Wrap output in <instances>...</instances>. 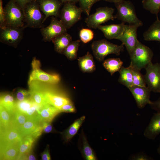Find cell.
Segmentation results:
<instances>
[{"mask_svg": "<svg viewBox=\"0 0 160 160\" xmlns=\"http://www.w3.org/2000/svg\"><path fill=\"white\" fill-rule=\"evenodd\" d=\"M114 4L117 9L115 18L124 24L139 27L143 25V23L137 16L135 7L130 1L122 0Z\"/></svg>", "mask_w": 160, "mask_h": 160, "instance_id": "cell-1", "label": "cell"}, {"mask_svg": "<svg viewBox=\"0 0 160 160\" xmlns=\"http://www.w3.org/2000/svg\"><path fill=\"white\" fill-rule=\"evenodd\" d=\"M93 55L98 61L104 60L108 55L114 54L119 55L124 50V45H118L112 43L105 39L93 41L91 45Z\"/></svg>", "mask_w": 160, "mask_h": 160, "instance_id": "cell-2", "label": "cell"}, {"mask_svg": "<svg viewBox=\"0 0 160 160\" xmlns=\"http://www.w3.org/2000/svg\"><path fill=\"white\" fill-rule=\"evenodd\" d=\"M153 54L151 49L138 41L137 45L130 56V64L141 71L152 62Z\"/></svg>", "mask_w": 160, "mask_h": 160, "instance_id": "cell-3", "label": "cell"}, {"mask_svg": "<svg viewBox=\"0 0 160 160\" xmlns=\"http://www.w3.org/2000/svg\"><path fill=\"white\" fill-rule=\"evenodd\" d=\"M4 10L5 26L24 27L23 13L20 7L14 0H10L8 2L4 8Z\"/></svg>", "mask_w": 160, "mask_h": 160, "instance_id": "cell-4", "label": "cell"}, {"mask_svg": "<svg viewBox=\"0 0 160 160\" xmlns=\"http://www.w3.org/2000/svg\"><path fill=\"white\" fill-rule=\"evenodd\" d=\"M82 12L81 8L77 7L75 3H65L60 13V20L68 30L80 20Z\"/></svg>", "mask_w": 160, "mask_h": 160, "instance_id": "cell-5", "label": "cell"}, {"mask_svg": "<svg viewBox=\"0 0 160 160\" xmlns=\"http://www.w3.org/2000/svg\"><path fill=\"white\" fill-rule=\"evenodd\" d=\"M114 9L111 7H100L96 9L94 13L87 16L85 22L86 25L89 28L96 29L101 24L115 18L113 15Z\"/></svg>", "mask_w": 160, "mask_h": 160, "instance_id": "cell-6", "label": "cell"}, {"mask_svg": "<svg viewBox=\"0 0 160 160\" xmlns=\"http://www.w3.org/2000/svg\"><path fill=\"white\" fill-rule=\"evenodd\" d=\"M40 10L36 1L30 3L26 6L23 12L24 22L26 23L25 28H41L44 17Z\"/></svg>", "mask_w": 160, "mask_h": 160, "instance_id": "cell-7", "label": "cell"}, {"mask_svg": "<svg viewBox=\"0 0 160 160\" xmlns=\"http://www.w3.org/2000/svg\"><path fill=\"white\" fill-rule=\"evenodd\" d=\"M25 28L8 26L0 28V41L16 47L23 39Z\"/></svg>", "mask_w": 160, "mask_h": 160, "instance_id": "cell-8", "label": "cell"}, {"mask_svg": "<svg viewBox=\"0 0 160 160\" xmlns=\"http://www.w3.org/2000/svg\"><path fill=\"white\" fill-rule=\"evenodd\" d=\"M39 63L35 57L33 58V70L30 74L28 82L38 81L51 84L59 83L60 80V76L57 74H50L43 71L40 69Z\"/></svg>", "mask_w": 160, "mask_h": 160, "instance_id": "cell-9", "label": "cell"}, {"mask_svg": "<svg viewBox=\"0 0 160 160\" xmlns=\"http://www.w3.org/2000/svg\"><path fill=\"white\" fill-rule=\"evenodd\" d=\"M144 76L146 84L151 91L160 93V64H149L145 68Z\"/></svg>", "mask_w": 160, "mask_h": 160, "instance_id": "cell-10", "label": "cell"}, {"mask_svg": "<svg viewBox=\"0 0 160 160\" xmlns=\"http://www.w3.org/2000/svg\"><path fill=\"white\" fill-rule=\"evenodd\" d=\"M139 27L135 25H125L122 34L117 39L125 46L130 56L132 54L139 41L137 35Z\"/></svg>", "mask_w": 160, "mask_h": 160, "instance_id": "cell-11", "label": "cell"}, {"mask_svg": "<svg viewBox=\"0 0 160 160\" xmlns=\"http://www.w3.org/2000/svg\"><path fill=\"white\" fill-rule=\"evenodd\" d=\"M67 29L60 20L53 17L49 25L41 30L43 40L45 42L50 41L54 38L66 33Z\"/></svg>", "mask_w": 160, "mask_h": 160, "instance_id": "cell-12", "label": "cell"}, {"mask_svg": "<svg viewBox=\"0 0 160 160\" xmlns=\"http://www.w3.org/2000/svg\"><path fill=\"white\" fill-rule=\"evenodd\" d=\"M133 96L137 107L140 109L144 108L147 104L150 105L151 90L148 87L133 85L128 88Z\"/></svg>", "mask_w": 160, "mask_h": 160, "instance_id": "cell-13", "label": "cell"}, {"mask_svg": "<svg viewBox=\"0 0 160 160\" xmlns=\"http://www.w3.org/2000/svg\"><path fill=\"white\" fill-rule=\"evenodd\" d=\"M40 109L31 97L22 101H16L15 109L24 113L29 118H39Z\"/></svg>", "mask_w": 160, "mask_h": 160, "instance_id": "cell-14", "label": "cell"}, {"mask_svg": "<svg viewBox=\"0 0 160 160\" xmlns=\"http://www.w3.org/2000/svg\"><path fill=\"white\" fill-rule=\"evenodd\" d=\"M41 10L45 15L44 23L50 16L59 15L61 1L58 0H37Z\"/></svg>", "mask_w": 160, "mask_h": 160, "instance_id": "cell-15", "label": "cell"}, {"mask_svg": "<svg viewBox=\"0 0 160 160\" xmlns=\"http://www.w3.org/2000/svg\"><path fill=\"white\" fill-rule=\"evenodd\" d=\"M23 138L18 129L14 126L0 128V143H20Z\"/></svg>", "mask_w": 160, "mask_h": 160, "instance_id": "cell-16", "label": "cell"}, {"mask_svg": "<svg viewBox=\"0 0 160 160\" xmlns=\"http://www.w3.org/2000/svg\"><path fill=\"white\" fill-rule=\"evenodd\" d=\"M20 144L0 143V160H17Z\"/></svg>", "mask_w": 160, "mask_h": 160, "instance_id": "cell-17", "label": "cell"}, {"mask_svg": "<svg viewBox=\"0 0 160 160\" xmlns=\"http://www.w3.org/2000/svg\"><path fill=\"white\" fill-rule=\"evenodd\" d=\"M125 25L124 23H122L119 24L101 25L97 28L103 32L106 38L109 39H117L122 34Z\"/></svg>", "mask_w": 160, "mask_h": 160, "instance_id": "cell-18", "label": "cell"}, {"mask_svg": "<svg viewBox=\"0 0 160 160\" xmlns=\"http://www.w3.org/2000/svg\"><path fill=\"white\" fill-rule=\"evenodd\" d=\"M160 133V112L155 113L144 132L146 138L154 140Z\"/></svg>", "mask_w": 160, "mask_h": 160, "instance_id": "cell-19", "label": "cell"}, {"mask_svg": "<svg viewBox=\"0 0 160 160\" xmlns=\"http://www.w3.org/2000/svg\"><path fill=\"white\" fill-rule=\"evenodd\" d=\"M42 89L47 103L53 105L60 110L63 105L72 102L68 98L46 90Z\"/></svg>", "mask_w": 160, "mask_h": 160, "instance_id": "cell-20", "label": "cell"}, {"mask_svg": "<svg viewBox=\"0 0 160 160\" xmlns=\"http://www.w3.org/2000/svg\"><path fill=\"white\" fill-rule=\"evenodd\" d=\"M79 66L80 70L84 73H91L96 69L95 63L93 57L89 52L77 59Z\"/></svg>", "mask_w": 160, "mask_h": 160, "instance_id": "cell-21", "label": "cell"}, {"mask_svg": "<svg viewBox=\"0 0 160 160\" xmlns=\"http://www.w3.org/2000/svg\"><path fill=\"white\" fill-rule=\"evenodd\" d=\"M61 112L59 109L47 103L40 108L39 117L41 121L51 122L55 117Z\"/></svg>", "mask_w": 160, "mask_h": 160, "instance_id": "cell-22", "label": "cell"}, {"mask_svg": "<svg viewBox=\"0 0 160 160\" xmlns=\"http://www.w3.org/2000/svg\"><path fill=\"white\" fill-rule=\"evenodd\" d=\"M143 36L146 41H155L160 42V20L158 16L156 20L144 33Z\"/></svg>", "mask_w": 160, "mask_h": 160, "instance_id": "cell-23", "label": "cell"}, {"mask_svg": "<svg viewBox=\"0 0 160 160\" xmlns=\"http://www.w3.org/2000/svg\"><path fill=\"white\" fill-rule=\"evenodd\" d=\"M72 40L71 36L66 32L54 38L52 41L54 44L55 50L60 54H63Z\"/></svg>", "mask_w": 160, "mask_h": 160, "instance_id": "cell-24", "label": "cell"}, {"mask_svg": "<svg viewBox=\"0 0 160 160\" xmlns=\"http://www.w3.org/2000/svg\"><path fill=\"white\" fill-rule=\"evenodd\" d=\"M39 118H29L19 129L23 137L31 135L41 122Z\"/></svg>", "mask_w": 160, "mask_h": 160, "instance_id": "cell-25", "label": "cell"}, {"mask_svg": "<svg viewBox=\"0 0 160 160\" xmlns=\"http://www.w3.org/2000/svg\"><path fill=\"white\" fill-rule=\"evenodd\" d=\"M85 117L83 116L76 120L62 135L65 142H67L76 134L79 128L84 122Z\"/></svg>", "mask_w": 160, "mask_h": 160, "instance_id": "cell-26", "label": "cell"}, {"mask_svg": "<svg viewBox=\"0 0 160 160\" xmlns=\"http://www.w3.org/2000/svg\"><path fill=\"white\" fill-rule=\"evenodd\" d=\"M119 72L120 75L118 81L119 83L128 88L133 85L132 74L129 66L127 67L122 66Z\"/></svg>", "mask_w": 160, "mask_h": 160, "instance_id": "cell-27", "label": "cell"}, {"mask_svg": "<svg viewBox=\"0 0 160 160\" xmlns=\"http://www.w3.org/2000/svg\"><path fill=\"white\" fill-rule=\"evenodd\" d=\"M0 103L7 111L13 114L15 109L16 100L13 94L4 93L0 95Z\"/></svg>", "mask_w": 160, "mask_h": 160, "instance_id": "cell-28", "label": "cell"}, {"mask_svg": "<svg viewBox=\"0 0 160 160\" xmlns=\"http://www.w3.org/2000/svg\"><path fill=\"white\" fill-rule=\"evenodd\" d=\"M123 62L119 58H109L104 60L103 65L105 69L112 76L119 71L123 66Z\"/></svg>", "mask_w": 160, "mask_h": 160, "instance_id": "cell-29", "label": "cell"}, {"mask_svg": "<svg viewBox=\"0 0 160 160\" xmlns=\"http://www.w3.org/2000/svg\"><path fill=\"white\" fill-rule=\"evenodd\" d=\"M35 140L31 135L23 138L20 144L19 153L17 160H20L21 158L32 151V145Z\"/></svg>", "mask_w": 160, "mask_h": 160, "instance_id": "cell-30", "label": "cell"}, {"mask_svg": "<svg viewBox=\"0 0 160 160\" xmlns=\"http://www.w3.org/2000/svg\"><path fill=\"white\" fill-rule=\"evenodd\" d=\"M29 88L31 98L40 108L47 103L41 88H34L32 85Z\"/></svg>", "mask_w": 160, "mask_h": 160, "instance_id": "cell-31", "label": "cell"}, {"mask_svg": "<svg viewBox=\"0 0 160 160\" xmlns=\"http://www.w3.org/2000/svg\"><path fill=\"white\" fill-rule=\"evenodd\" d=\"M13 114L0 105V128L5 129L12 126Z\"/></svg>", "mask_w": 160, "mask_h": 160, "instance_id": "cell-32", "label": "cell"}, {"mask_svg": "<svg viewBox=\"0 0 160 160\" xmlns=\"http://www.w3.org/2000/svg\"><path fill=\"white\" fill-rule=\"evenodd\" d=\"M80 41H72L63 51L64 54L69 60H73L77 57V52L80 45Z\"/></svg>", "mask_w": 160, "mask_h": 160, "instance_id": "cell-33", "label": "cell"}, {"mask_svg": "<svg viewBox=\"0 0 160 160\" xmlns=\"http://www.w3.org/2000/svg\"><path fill=\"white\" fill-rule=\"evenodd\" d=\"M142 2L145 9L157 16L160 11V0H143Z\"/></svg>", "mask_w": 160, "mask_h": 160, "instance_id": "cell-34", "label": "cell"}, {"mask_svg": "<svg viewBox=\"0 0 160 160\" xmlns=\"http://www.w3.org/2000/svg\"><path fill=\"white\" fill-rule=\"evenodd\" d=\"M129 66L132 73L133 85L146 86V84L144 76L141 74L140 71L130 64Z\"/></svg>", "mask_w": 160, "mask_h": 160, "instance_id": "cell-35", "label": "cell"}, {"mask_svg": "<svg viewBox=\"0 0 160 160\" xmlns=\"http://www.w3.org/2000/svg\"><path fill=\"white\" fill-rule=\"evenodd\" d=\"M28 119L25 114L15 109L13 116L12 126L19 129Z\"/></svg>", "mask_w": 160, "mask_h": 160, "instance_id": "cell-36", "label": "cell"}, {"mask_svg": "<svg viewBox=\"0 0 160 160\" xmlns=\"http://www.w3.org/2000/svg\"><path fill=\"white\" fill-rule=\"evenodd\" d=\"M82 152L85 159L87 160H95L96 157L92 149L89 145L84 135H83Z\"/></svg>", "mask_w": 160, "mask_h": 160, "instance_id": "cell-37", "label": "cell"}, {"mask_svg": "<svg viewBox=\"0 0 160 160\" xmlns=\"http://www.w3.org/2000/svg\"><path fill=\"white\" fill-rule=\"evenodd\" d=\"M105 0H78L80 7L87 15H89L91 8L96 3Z\"/></svg>", "mask_w": 160, "mask_h": 160, "instance_id": "cell-38", "label": "cell"}, {"mask_svg": "<svg viewBox=\"0 0 160 160\" xmlns=\"http://www.w3.org/2000/svg\"><path fill=\"white\" fill-rule=\"evenodd\" d=\"M13 95L16 101H22L29 98L31 94L29 91L20 88L16 89Z\"/></svg>", "mask_w": 160, "mask_h": 160, "instance_id": "cell-39", "label": "cell"}, {"mask_svg": "<svg viewBox=\"0 0 160 160\" xmlns=\"http://www.w3.org/2000/svg\"><path fill=\"white\" fill-rule=\"evenodd\" d=\"M79 36L81 41L84 43H87L93 39L94 33L90 29L84 28L80 30Z\"/></svg>", "mask_w": 160, "mask_h": 160, "instance_id": "cell-40", "label": "cell"}, {"mask_svg": "<svg viewBox=\"0 0 160 160\" xmlns=\"http://www.w3.org/2000/svg\"><path fill=\"white\" fill-rule=\"evenodd\" d=\"M130 160H152L153 159L143 151L131 155L128 158Z\"/></svg>", "mask_w": 160, "mask_h": 160, "instance_id": "cell-41", "label": "cell"}, {"mask_svg": "<svg viewBox=\"0 0 160 160\" xmlns=\"http://www.w3.org/2000/svg\"><path fill=\"white\" fill-rule=\"evenodd\" d=\"M61 112L67 113H74L76 108L72 102L63 105L60 109Z\"/></svg>", "mask_w": 160, "mask_h": 160, "instance_id": "cell-42", "label": "cell"}, {"mask_svg": "<svg viewBox=\"0 0 160 160\" xmlns=\"http://www.w3.org/2000/svg\"><path fill=\"white\" fill-rule=\"evenodd\" d=\"M41 125L42 128L43 132L49 133L54 130L51 122L45 121H41Z\"/></svg>", "mask_w": 160, "mask_h": 160, "instance_id": "cell-43", "label": "cell"}, {"mask_svg": "<svg viewBox=\"0 0 160 160\" xmlns=\"http://www.w3.org/2000/svg\"><path fill=\"white\" fill-rule=\"evenodd\" d=\"M5 26V14L3 7V1L2 0H0V27L1 28Z\"/></svg>", "mask_w": 160, "mask_h": 160, "instance_id": "cell-44", "label": "cell"}, {"mask_svg": "<svg viewBox=\"0 0 160 160\" xmlns=\"http://www.w3.org/2000/svg\"><path fill=\"white\" fill-rule=\"evenodd\" d=\"M19 6L23 13L26 6L28 4L36 1V0H14Z\"/></svg>", "mask_w": 160, "mask_h": 160, "instance_id": "cell-45", "label": "cell"}, {"mask_svg": "<svg viewBox=\"0 0 160 160\" xmlns=\"http://www.w3.org/2000/svg\"><path fill=\"white\" fill-rule=\"evenodd\" d=\"M42 132L43 130L41 122L31 135L36 140L41 135Z\"/></svg>", "mask_w": 160, "mask_h": 160, "instance_id": "cell-46", "label": "cell"}, {"mask_svg": "<svg viewBox=\"0 0 160 160\" xmlns=\"http://www.w3.org/2000/svg\"><path fill=\"white\" fill-rule=\"evenodd\" d=\"M150 105L152 109L156 111L157 112H160V97L157 100L152 101Z\"/></svg>", "mask_w": 160, "mask_h": 160, "instance_id": "cell-47", "label": "cell"}, {"mask_svg": "<svg viewBox=\"0 0 160 160\" xmlns=\"http://www.w3.org/2000/svg\"><path fill=\"white\" fill-rule=\"evenodd\" d=\"M41 159L42 160H50L51 156L48 149L47 148L41 154Z\"/></svg>", "mask_w": 160, "mask_h": 160, "instance_id": "cell-48", "label": "cell"}, {"mask_svg": "<svg viewBox=\"0 0 160 160\" xmlns=\"http://www.w3.org/2000/svg\"><path fill=\"white\" fill-rule=\"evenodd\" d=\"M36 158L32 151L29 153L21 158L20 160H36Z\"/></svg>", "mask_w": 160, "mask_h": 160, "instance_id": "cell-49", "label": "cell"}, {"mask_svg": "<svg viewBox=\"0 0 160 160\" xmlns=\"http://www.w3.org/2000/svg\"><path fill=\"white\" fill-rule=\"evenodd\" d=\"M61 2L62 3H65L66 2H72L74 3L78 2V0H60Z\"/></svg>", "mask_w": 160, "mask_h": 160, "instance_id": "cell-50", "label": "cell"}, {"mask_svg": "<svg viewBox=\"0 0 160 160\" xmlns=\"http://www.w3.org/2000/svg\"><path fill=\"white\" fill-rule=\"evenodd\" d=\"M121 0H105V1L108 2L114 3H115Z\"/></svg>", "mask_w": 160, "mask_h": 160, "instance_id": "cell-51", "label": "cell"}, {"mask_svg": "<svg viewBox=\"0 0 160 160\" xmlns=\"http://www.w3.org/2000/svg\"><path fill=\"white\" fill-rule=\"evenodd\" d=\"M157 152L160 155V143L157 149Z\"/></svg>", "mask_w": 160, "mask_h": 160, "instance_id": "cell-52", "label": "cell"}]
</instances>
